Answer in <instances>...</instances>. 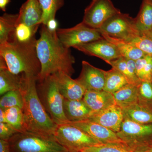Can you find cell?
I'll list each match as a JSON object with an SVG mask.
<instances>
[{
	"instance_id": "obj_1",
	"label": "cell",
	"mask_w": 152,
	"mask_h": 152,
	"mask_svg": "<svg viewBox=\"0 0 152 152\" xmlns=\"http://www.w3.org/2000/svg\"><path fill=\"white\" fill-rule=\"evenodd\" d=\"M40 37L37 40V54L41 66L37 81L42 82L49 76L62 72L71 76L75 71V60L70 51L60 42L56 31H52L42 24Z\"/></svg>"
},
{
	"instance_id": "obj_2",
	"label": "cell",
	"mask_w": 152,
	"mask_h": 152,
	"mask_svg": "<svg viewBox=\"0 0 152 152\" xmlns=\"http://www.w3.org/2000/svg\"><path fill=\"white\" fill-rule=\"evenodd\" d=\"M26 82L22 91L23 108L27 131L46 136H54L58 125L55 124L41 102L37 88L38 77L25 74Z\"/></svg>"
},
{
	"instance_id": "obj_3",
	"label": "cell",
	"mask_w": 152,
	"mask_h": 152,
	"mask_svg": "<svg viewBox=\"0 0 152 152\" xmlns=\"http://www.w3.org/2000/svg\"><path fill=\"white\" fill-rule=\"evenodd\" d=\"M37 41L34 37L30 41L20 42L15 38L0 44V57L5 61L13 73H24L37 77L41 66L37 54Z\"/></svg>"
},
{
	"instance_id": "obj_4",
	"label": "cell",
	"mask_w": 152,
	"mask_h": 152,
	"mask_svg": "<svg viewBox=\"0 0 152 152\" xmlns=\"http://www.w3.org/2000/svg\"><path fill=\"white\" fill-rule=\"evenodd\" d=\"M11 152H70L54 136L28 131L15 134L8 140Z\"/></svg>"
},
{
	"instance_id": "obj_5",
	"label": "cell",
	"mask_w": 152,
	"mask_h": 152,
	"mask_svg": "<svg viewBox=\"0 0 152 152\" xmlns=\"http://www.w3.org/2000/svg\"><path fill=\"white\" fill-rule=\"evenodd\" d=\"M37 85L38 96L46 111L57 125L69 124L65 115L64 98L51 75Z\"/></svg>"
},
{
	"instance_id": "obj_6",
	"label": "cell",
	"mask_w": 152,
	"mask_h": 152,
	"mask_svg": "<svg viewBox=\"0 0 152 152\" xmlns=\"http://www.w3.org/2000/svg\"><path fill=\"white\" fill-rule=\"evenodd\" d=\"M116 133L125 146L133 152L152 148V124H139L124 118L121 130Z\"/></svg>"
},
{
	"instance_id": "obj_7",
	"label": "cell",
	"mask_w": 152,
	"mask_h": 152,
	"mask_svg": "<svg viewBox=\"0 0 152 152\" xmlns=\"http://www.w3.org/2000/svg\"><path fill=\"white\" fill-rule=\"evenodd\" d=\"M54 137L70 152H80L85 148L102 144L70 124L58 125Z\"/></svg>"
},
{
	"instance_id": "obj_8",
	"label": "cell",
	"mask_w": 152,
	"mask_h": 152,
	"mask_svg": "<svg viewBox=\"0 0 152 152\" xmlns=\"http://www.w3.org/2000/svg\"><path fill=\"white\" fill-rule=\"evenodd\" d=\"M99 30L113 37L127 42L140 35L136 28L134 18L121 12L106 21Z\"/></svg>"
},
{
	"instance_id": "obj_9",
	"label": "cell",
	"mask_w": 152,
	"mask_h": 152,
	"mask_svg": "<svg viewBox=\"0 0 152 152\" xmlns=\"http://www.w3.org/2000/svg\"><path fill=\"white\" fill-rule=\"evenodd\" d=\"M56 32L60 42L68 48L103 38L99 29L90 27L82 22L73 27L58 28Z\"/></svg>"
},
{
	"instance_id": "obj_10",
	"label": "cell",
	"mask_w": 152,
	"mask_h": 152,
	"mask_svg": "<svg viewBox=\"0 0 152 152\" xmlns=\"http://www.w3.org/2000/svg\"><path fill=\"white\" fill-rule=\"evenodd\" d=\"M121 12L111 0H92L85 10L82 22L90 27L99 29L106 21Z\"/></svg>"
},
{
	"instance_id": "obj_11",
	"label": "cell",
	"mask_w": 152,
	"mask_h": 152,
	"mask_svg": "<svg viewBox=\"0 0 152 152\" xmlns=\"http://www.w3.org/2000/svg\"><path fill=\"white\" fill-rule=\"evenodd\" d=\"M69 124L79 128L101 143L125 146L124 142L118 137L116 133L91 120H84Z\"/></svg>"
},
{
	"instance_id": "obj_12",
	"label": "cell",
	"mask_w": 152,
	"mask_h": 152,
	"mask_svg": "<svg viewBox=\"0 0 152 152\" xmlns=\"http://www.w3.org/2000/svg\"><path fill=\"white\" fill-rule=\"evenodd\" d=\"M74 48L85 54L100 58L106 63L122 57L115 45L104 38L77 46Z\"/></svg>"
},
{
	"instance_id": "obj_13",
	"label": "cell",
	"mask_w": 152,
	"mask_h": 152,
	"mask_svg": "<svg viewBox=\"0 0 152 152\" xmlns=\"http://www.w3.org/2000/svg\"><path fill=\"white\" fill-rule=\"evenodd\" d=\"M124 119L122 110L117 104L101 111L92 113L89 118L115 133L121 130Z\"/></svg>"
},
{
	"instance_id": "obj_14",
	"label": "cell",
	"mask_w": 152,
	"mask_h": 152,
	"mask_svg": "<svg viewBox=\"0 0 152 152\" xmlns=\"http://www.w3.org/2000/svg\"><path fill=\"white\" fill-rule=\"evenodd\" d=\"M81 72L76 79L86 90L102 91L105 85L104 70L98 69L86 61H82Z\"/></svg>"
},
{
	"instance_id": "obj_15",
	"label": "cell",
	"mask_w": 152,
	"mask_h": 152,
	"mask_svg": "<svg viewBox=\"0 0 152 152\" xmlns=\"http://www.w3.org/2000/svg\"><path fill=\"white\" fill-rule=\"evenodd\" d=\"M59 89L65 99L69 100L83 99L86 89L77 80L62 72L53 75Z\"/></svg>"
},
{
	"instance_id": "obj_16",
	"label": "cell",
	"mask_w": 152,
	"mask_h": 152,
	"mask_svg": "<svg viewBox=\"0 0 152 152\" xmlns=\"http://www.w3.org/2000/svg\"><path fill=\"white\" fill-rule=\"evenodd\" d=\"M43 11L39 0H27L21 7L18 14L17 26L23 23L33 28L42 24Z\"/></svg>"
},
{
	"instance_id": "obj_17",
	"label": "cell",
	"mask_w": 152,
	"mask_h": 152,
	"mask_svg": "<svg viewBox=\"0 0 152 152\" xmlns=\"http://www.w3.org/2000/svg\"><path fill=\"white\" fill-rule=\"evenodd\" d=\"M25 82V74L17 75L12 73L9 70L5 61L0 57V94L1 96L10 91L18 90L22 91L24 88Z\"/></svg>"
},
{
	"instance_id": "obj_18",
	"label": "cell",
	"mask_w": 152,
	"mask_h": 152,
	"mask_svg": "<svg viewBox=\"0 0 152 152\" xmlns=\"http://www.w3.org/2000/svg\"><path fill=\"white\" fill-rule=\"evenodd\" d=\"M83 100L93 113L101 111L116 104L113 94L104 90H86Z\"/></svg>"
},
{
	"instance_id": "obj_19",
	"label": "cell",
	"mask_w": 152,
	"mask_h": 152,
	"mask_svg": "<svg viewBox=\"0 0 152 152\" xmlns=\"http://www.w3.org/2000/svg\"><path fill=\"white\" fill-rule=\"evenodd\" d=\"M65 115L70 123L89 119L93 112L83 99L69 100L64 99Z\"/></svg>"
},
{
	"instance_id": "obj_20",
	"label": "cell",
	"mask_w": 152,
	"mask_h": 152,
	"mask_svg": "<svg viewBox=\"0 0 152 152\" xmlns=\"http://www.w3.org/2000/svg\"><path fill=\"white\" fill-rule=\"evenodd\" d=\"M124 118L141 124H152V109L137 103L122 108Z\"/></svg>"
},
{
	"instance_id": "obj_21",
	"label": "cell",
	"mask_w": 152,
	"mask_h": 152,
	"mask_svg": "<svg viewBox=\"0 0 152 152\" xmlns=\"http://www.w3.org/2000/svg\"><path fill=\"white\" fill-rule=\"evenodd\" d=\"M100 32L104 39L115 45L122 57L136 61L146 56V54L126 41L113 37L105 33Z\"/></svg>"
},
{
	"instance_id": "obj_22",
	"label": "cell",
	"mask_w": 152,
	"mask_h": 152,
	"mask_svg": "<svg viewBox=\"0 0 152 152\" xmlns=\"http://www.w3.org/2000/svg\"><path fill=\"white\" fill-rule=\"evenodd\" d=\"M116 104L121 108L138 102L137 87L128 83L113 94Z\"/></svg>"
},
{
	"instance_id": "obj_23",
	"label": "cell",
	"mask_w": 152,
	"mask_h": 152,
	"mask_svg": "<svg viewBox=\"0 0 152 152\" xmlns=\"http://www.w3.org/2000/svg\"><path fill=\"white\" fill-rule=\"evenodd\" d=\"M18 14L5 13L0 17V44L13 39Z\"/></svg>"
},
{
	"instance_id": "obj_24",
	"label": "cell",
	"mask_w": 152,
	"mask_h": 152,
	"mask_svg": "<svg viewBox=\"0 0 152 152\" xmlns=\"http://www.w3.org/2000/svg\"><path fill=\"white\" fill-rule=\"evenodd\" d=\"M137 29L144 35L152 28V5L143 1L137 17L134 18Z\"/></svg>"
},
{
	"instance_id": "obj_25",
	"label": "cell",
	"mask_w": 152,
	"mask_h": 152,
	"mask_svg": "<svg viewBox=\"0 0 152 152\" xmlns=\"http://www.w3.org/2000/svg\"><path fill=\"white\" fill-rule=\"evenodd\" d=\"M105 81L104 91L113 94L125 85L128 84L125 76L115 68L104 71Z\"/></svg>"
},
{
	"instance_id": "obj_26",
	"label": "cell",
	"mask_w": 152,
	"mask_h": 152,
	"mask_svg": "<svg viewBox=\"0 0 152 152\" xmlns=\"http://www.w3.org/2000/svg\"><path fill=\"white\" fill-rule=\"evenodd\" d=\"M4 110L6 123L12 126L18 133L27 131L23 109L15 107Z\"/></svg>"
},
{
	"instance_id": "obj_27",
	"label": "cell",
	"mask_w": 152,
	"mask_h": 152,
	"mask_svg": "<svg viewBox=\"0 0 152 152\" xmlns=\"http://www.w3.org/2000/svg\"><path fill=\"white\" fill-rule=\"evenodd\" d=\"M43 11L42 24L46 26L50 20L56 19L57 11L64 6V0H39Z\"/></svg>"
},
{
	"instance_id": "obj_28",
	"label": "cell",
	"mask_w": 152,
	"mask_h": 152,
	"mask_svg": "<svg viewBox=\"0 0 152 152\" xmlns=\"http://www.w3.org/2000/svg\"><path fill=\"white\" fill-rule=\"evenodd\" d=\"M136 73L141 81L152 82V56L147 55L136 61Z\"/></svg>"
},
{
	"instance_id": "obj_29",
	"label": "cell",
	"mask_w": 152,
	"mask_h": 152,
	"mask_svg": "<svg viewBox=\"0 0 152 152\" xmlns=\"http://www.w3.org/2000/svg\"><path fill=\"white\" fill-rule=\"evenodd\" d=\"M24 98L22 92L18 90L10 91L2 96L0 99V107L6 110L18 107L23 109Z\"/></svg>"
},
{
	"instance_id": "obj_30",
	"label": "cell",
	"mask_w": 152,
	"mask_h": 152,
	"mask_svg": "<svg viewBox=\"0 0 152 152\" xmlns=\"http://www.w3.org/2000/svg\"><path fill=\"white\" fill-rule=\"evenodd\" d=\"M137 87L139 103L152 109V82L141 81Z\"/></svg>"
},
{
	"instance_id": "obj_31",
	"label": "cell",
	"mask_w": 152,
	"mask_h": 152,
	"mask_svg": "<svg viewBox=\"0 0 152 152\" xmlns=\"http://www.w3.org/2000/svg\"><path fill=\"white\" fill-rule=\"evenodd\" d=\"M80 152H134L123 145L113 144H100L88 147Z\"/></svg>"
},
{
	"instance_id": "obj_32",
	"label": "cell",
	"mask_w": 152,
	"mask_h": 152,
	"mask_svg": "<svg viewBox=\"0 0 152 152\" xmlns=\"http://www.w3.org/2000/svg\"><path fill=\"white\" fill-rule=\"evenodd\" d=\"M38 28H33L23 23L17 25L15 33V38L20 42L30 41L35 37Z\"/></svg>"
},
{
	"instance_id": "obj_33",
	"label": "cell",
	"mask_w": 152,
	"mask_h": 152,
	"mask_svg": "<svg viewBox=\"0 0 152 152\" xmlns=\"http://www.w3.org/2000/svg\"><path fill=\"white\" fill-rule=\"evenodd\" d=\"M147 55L152 56V39L145 36L139 35L128 42Z\"/></svg>"
},
{
	"instance_id": "obj_34",
	"label": "cell",
	"mask_w": 152,
	"mask_h": 152,
	"mask_svg": "<svg viewBox=\"0 0 152 152\" xmlns=\"http://www.w3.org/2000/svg\"><path fill=\"white\" fill-rule=\"evenodd\" d=\"M18 133L7 123H0V140L7 141L15 134Z\"/></svg>"
},
{
	"instance_id": "obj_35",
	"label": "cell",
	"mask_w": 152,
	"mask_h": 152,
	"mask_svg": "<svg viewBox=\"0 0 152 152\" xmlns=\"http://www.w3.org/2000/svg\"><path fill=\"white\" fill-rule=\"evenodd\" d=\"M49 30L52 31H56L58 29V23L56 19L50 20L46 25Z\"/></svg>"
},
{
	"instance_id": "obj_36",
	"label": "cell",
	"mask_w": 152,
	"mask_h": 152,
	"mask_svg": "<svg viewBox=\"0 0 152 152\" xmlns=\"http://www.w3.org/2000/svg\"><path fill=\"white\" fill-rule=\"evenodd\" d=\"M0 152H11L8 141L0 140Z\"/></svg>"
},
{
	"instance_id": "obj_37",
	"label": "cell",
	"mask_w": 152,
	"mask_h": 152,
	"mask_svg": "<svg viewBox=\"0 0 152 152\" xmlns=\"http://www.w3.org/2000/svg\"><path fill=\"white\" fill-rule=\"evenodd\" d=\"M10 0H0V8L4 12L6 10V7L10 3Z\"/></svg>"
},
{
	"instance_id": "obj_38",
	"label": "cell",
	"mask_w": 152,
	"mask_h": 152,
	"mask_svg": "<svg viewBox=\"0 0 152 152\" xmlns=\"http://www.w3.org/2000/svg\"><path fill=\"white\" fill-rule=\"evenodd\" d=\"M0 123H6L5 110L1 108H0Z\"/></svg>"
},
{
	"instance_id": "obj_39",
	"label": "cell",
	"mask_w": 152,
	"mask_h": 152,
	"mask_svg": "<svg viewBox=\"0 0 152 152\" xmlns=\"http://www.w3.org/2000/svg\"><path fill=\"white\" fill-rule=\"evenodd\" d=\"M143 36H146V37H148L149 38L152 39V28L149 31L148 33Z\"/></svg>"
},
{
	"instance_id": "obj_40",
	"label": "cell",
	"mask_w": 152,
	"mask_h": 152,
	"mask_svg": "<svg viewBox=\"0 0 152 152\" xmlns=\"http://www.w3.org/2000/svg\"><path fill=\"white\" fill-rule=\"evenodd\" d=\"M143 1H145L151 4L152 5V0H143Z\"/></svg>"
},
{
	"instance_id": "obj_41",
	"label": "cell",
	"mask_w": 152,
	"mask_h": 152,
	"mask_svg": "<svg viewBox=\"0 0 152 152\" xmlns=\"http://www.w3.org/2000/svg\"><path fill=\"white\" fill-rule=\"evenodd\" d=\"M141 152H152V148L149 149L147 150L146 151H144Z\"/></svg>"
}]
</instances>
